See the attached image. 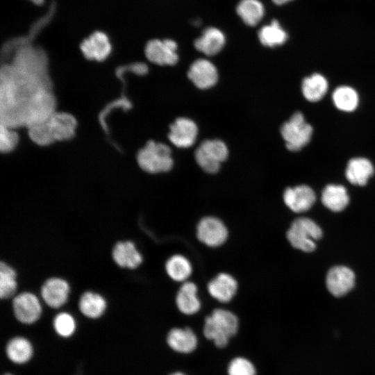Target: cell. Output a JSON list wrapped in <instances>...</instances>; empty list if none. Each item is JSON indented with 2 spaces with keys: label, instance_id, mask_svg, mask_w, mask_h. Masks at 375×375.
I'll return each mask as SVG.
<instances>
[{
  "label": "cell",
  "instance_id": "6da1fadb",
  "mask_svg": "<svg viewBox=\"0 0 375 375\" xmlns=\"http://www.w3.org/2000/svg\"><path fill=\"white\" fill-rule=\"evenodd\" d=\"M324 233L322 227L312 218L299 215L292 219L286 231V239L294 249L312 253L317 249V242Z\"/></svg>",
  "mask_w": 375,
  "mask_h": 375
},
{
  "label": "cell",
  "instance_id": "7a4b0ae2",
  "mask_svg": "<svg viewBox=\"0 0 375 375\" xmlns=\"http://www.w3.org/2000/svg\"><path fill=\"white\" fill-rule=\"evenodd\" d=\"M280 133L289 151L299 152L312 142L315 128L303 111L296 110L283 123Z\"/></svg>",
  "mask_w": 375,
  "mask_h": 375
},
{
  "label": "cell",
  "instance_id": "3957f363",
  "mask_svg": "<svg viewBox=\"0 0 375 375\" xmlns=\"http://www.w3.org/2000/svg\"><path fill=\"white\" fill-rule=\"evenodd\" d=\"M238 330V319L232 312L217 308L205 319L203 326L204 336L212 340L219 348L225 347L229 339L235 335Z\"/></svg>",
  "mask_w": 375,
  "mask_h": 375
},
{
  "label": "cell",
  "instance_id": "277c9868",
  "mask_svg": "<svg viewBox=\"0 0 375 375\" xmlns=\"http://www.w3.org/2000/svg\"><path fill=\"white\" fill-rule=\"evenodd\" d=\"M171 154L167 145L150 140L138 151L137 161L140 168L147 172H165L173 166Z\"/></svg>",
  "mask_w": 375,
  "mask_h": 375
},
{
  "label": "cell",
  "instance_id": "5b68a950",
  "mask_svg": "<svg viewBox=\"0 0 375 375\" xmlns=\"http://www.w3.org/2000/svg\"><path fill=\"white\" fill-rule=\"evenodd\" d=\"M228 149L224 142L219 140H205L194 152L195 160L206 172L216 173L222 162L228 157Z\"/></svg>",
  "mask_w": 375,
  "mask_h": 375
},
{
  "label": "cell",
  "instance_id": "8992f818",
  "mask_svg": "<svg viewBox=\"0 0 375 375\" xmlns=\"http://www.w3.org/2000/svg\"><path fill=\"white\" fill-rule=\"evenodd\" d=\"M319 199L315 190L307 184L288 186L283 192L284 204L298 216L308 212Z\"/></svg>",
  "mask_w": 375,
  "mask_h": 375
},
{
  "label": "cell",
  "instance_id": "52a82bcc",
  "mask_svg": "<svg viewBox=\"0 0 375 375\" xmlns=\"http://www.w3.org/2000/svg\"><path fill=\"white\" fill-rule=\"evenodd\" d=\"M325 283L327 290L332 296L341 298L353 290L356 284V276L349 267L337 265L328 270Z\"/></svg>",
  "mask_w": 375,
  "mask_h": 375
},
{
  "label": "cell",
  "instance_id": "ba28073f",
  "mask_svg": "<svg viewBox=\"0 0 375 375\" xmlns=\"http://www.w3.org/2000/svg\"><path fill=\"white\" fill-rule=\"evenodd\" d=\"M375 175V165L366 156L350 158L345 166L344 178L352 186L365 187Z\"/></svg>",
  "mask_w": 375,
  "mask_h": 375
},
{
  "label": "cell",
  "instance_id": "9c48e42d",
  "mask_svg": "<svg viewBox=\"0 0 375 375\" xmlns=\"http://www.w3.org/2000/svg\"><path fill=\"white\" fill-rule=\"evenodd\" d=\"M331 89L327 76L322 72H314L303 76L300 83V91L306 102L317 104L323 101Z\"/></svg>",
  "mask_w": 375,
  "mask_h": 375
},
{
  "label": "cell",
  "instance_id": "30bf717a",
  "mask_svg": "<svg viewBox=\"0 0 375 375\" xmlns=\"http://www.w3.org/2000/svg\"><path fill=\"white\" fill-rule=\"evenodd\" d=\"M176 50L177 44L175 41L170 39H154L147 43L144 52L151 62L159 65H174L178 60Z\"/></svg>",
  "mask_w": 375,
  "mask_h": 375
},
{
  "label": "cell",
  "instance_id": "8fae6325",
  "mask_svg": "<svg viewBox=\"0 0 375 375\" xmlns=\"http://www.w3.org/2000/svg\"><path fill=\"white\" fill-rule=\"evenodd\" d=\"M329 98L337 111L347 115L356 112L361 103L359 91L349 84H340L333 88Z\"/></svg>",
  "mask_w": 375,
  "mask_h": 375
},
{
  "label": "cell",
  "instance_id": "7c38bea8",
  "mask_svg": "<svg viewBox=\"0 0 375 375\" xmlns=\"http://www.w3.org/2000/svg\"><path fill=\"white\" fill-rule=\"evenodd\" d=\"M197 236L200 242L206 245L216 247L226 240L228 231L224 224L218 218L206 217L197 224Z\"/></svg>",
  "mask_w": 375,
  "mask_h": 375
},
{
  "label": "cell",
  "instance_id": "4fadbf2b",
  "mask_svg": "<svg viewBox=\"0 0 375 375\" xmlns=\"http://www.w3.org/2000/svg\"><path fill=\"white\" fill-rule=\"evenodd\" d=\"M319 200L326 209L338 213L348 207L351 199L347 186L340 183H330L323 188Z\"/></svg>",
  "mask_w": 375,
  "mask_h": 375
},
{
  "label": "cell",
  "instance_id": "5bb4252c",
  "mask_svg": "<svg viewBox=\"0 0 375 375\" xmlns=\"http://www.w3.org/2000/svg\"><path fill=\"white\" fill-rule=\"evenodd\" d=\"M12 306L16 318L24 324L35 322L42 312L41 304L38 297L29 292L21 293L15 297Z\"/></svg>",
  "mask_w": 375,
  "mask_h": 375
},
{
  "label": "cell",
  "instance_id": "9a60e30c",
  "mask_svg": "<svg viewBox=\"0 0 375 375\" xmlns=\"http://www.w3.org/2000/svg\"><path fill=\"white\" fill-rule=\"evenodd\" d=\"M197 133V126L192 120L179 117L170 125L168 138L176 147L188 148L195 142Z\"/></svg>",
  "mask_w": 375,
  "mask_h": 375
},
{
  "label": "cell",
  "instance_id": "2e32d148",
  "mask_svg": "<svg viewBox=\"0 0 375 375\" xmlns=\"http://www.w3.org/2000/svg\"><path fill=\"white\" fill-rule=\"evenodd\" d=\"M80 49L87 59L101 62L108 57L112 47L108 36L96 31L81 42Z\"/></svg>",
  "mask_w": 375,
  "mask_h": 375
},
{
  "label": "cell",
  "instance_id": "e0dca14e",
  "mask_svg": "<svg viewBox=\"0 0 375 375\" xmlns=\"http://www.w3.org/2000/svg\"><path fill=\"white\" fill-rule=\"evenodd\" d=\"M188 78L200 89L211 88L217 81L218 73L215 66L206 59H198L190 67Z\"/></svg>",
  "mask_w": 375,
  "mask_h": 375
},
{
  "label": "cell",
  "instance_id": "ac0fdd59",
  "mask_svg": "<svg viewBox=\"0 0 375 375\" xmlns=\"http://www.w3.org/2000/svg\"><path fill=\"white\" fill-rule=\"evenodd\" d=\"M47 124L55 142L68 140L75 135L77 126L76 118L64 112H55L47 119Z\"/></svg>",
  "mask_w": 375,
  "mask_h": 375
},
{
  "label": "cell",
  "instance_id": "d6986e66",
  "mask_svg": "<svg viewBox=\"0 0 375 375\" xmlns=\"http://www.w3.org/2000/svg\"><path fill=\"white\" fill-rule=\"evenodd\" d=\"M69 286L67 281L58 278L48 279L42 285L41 295L50 307L58 308L67 300Z\"/></svg>",
  "mask_w": 375,
  "mask_h": 375
},
{
  "label": "cell",
  "instance_id": "ffe728a7",
  "mask_svg": "<svg viewBox=\"0 0 375 375\" xmlns=\"http://www.w3.org/2000/svg\"><path fill=\"white\" fill-rule=\"evenodd\" d=\"M238 283L230 274L221 273L208 284L209 294L222 303L230 301L235 294Z\"/></svg>",
  "mask_w": 375,
  "mask_h": 375
},
{
  "label": "cell",
  "instance_id": "44dd1931",
  "mask_svg": "<svg viewBox=\"0 0 375 375\" xmlns=\"http://www.w3.org/2000/svg\"><path fill=\"white\" fill-rule=\"evenodd\" d=\"M226 39L224 33L217 28L209 27L203 31L194 42L195 48L207 56L218 53L224 47Z\"/></svg>",
  "mask_w": 375,
  "mask_h": 375
},
{
  "label": "cell",
  "instance_id": "7402d4cb",
  "mask_svg": "<svg viewBox=\"0 0 375 375\" xmlns=\"http://www.w3.org/2000/svg\"><path fill=\"white\" fill-rule=\"evenodd\" d=\"M167 342L174 351L185 353L193 351L197 346V336L190 328H172L167 334Z\"/></svg>",
  "mask_w": 375,
  "mask_h": 375
},
{
  "label": "cell",
  "instance_id": "603a6c76",
  "mask_svg": "<svg viewBox=\"0 0 375 375\" xmlns=\"http://www.w3.org/2000/svg\"><path fill=\"white\" fill-rule=\"evenodd\" d=\"M197 294V288L194 283L186 281L181 285L176 297V303L182 313L192 315L199 310L201 303Z\"/></svg>",
  "mask_w": 375,
  "mask_h": 375
},
{
  "label": "cell",
  "instance_id": "cb8c5ba5",
  "mask_svg": "<svg viewBox=\"0 0 375 375\" xmlns=\"http://www.w3.org/2000/svg\"><path fill=\"white\" fill-rule=\"evenodd\" d=\"M115 262L122 267L133 269L139 266L142 257L131 241L117 243L112 250Z\"/></svg>",
  "mask_w": 375,
  "mask_h": 375
},
{
  "label": "cell",
  "instance_id": "d4e9b609",
  "mask_svg": "<svg viewBox=\"0 0 375 375\" xmlns=\"http://www.w3.org/2000/svg\"><path fill=\"white\" fill-rule=\"evenodd\" d=\"M260 42L266 47H275L286 42L288 35L276 19L262 26L258 31Z\"/></svg>",
  "mask_w": 375,
  "mask_h": 375
},
{
  "label": "cell",
  "instance_id": "484cf974",
  "mask_svg": "<svg viewBox=\"0 0 375 375\" xmlns=\"http://www.w3.org/2000/svg\"><path fill=\"white\" fill-rule=\"evenodd\" d=\"M236 11L242 21L251 26L257 25L265 13L264 6L259 0H241Z\"/></svg>",
  "mask_w": 375,
  "mask_h": 375
},
{
  "label": "cell",
  "instance_id": "4316f807",
  "mask_svg": "<svg viewBox=\"0 0 375 375\" xmlns=\"http://www.w3.org/2000/svg\"><path fill=\"white\" fill-rule=\"evenodd\" d=\"M6 354L13 362L22 364L31 359L33 355V347L26 338L16 337L8 342L6 346Z\"/></svg>",
  "mask_w": 375,
  "mask_h": 375
},
{
  "label": "cell",
  "instance_id": "83f0119b",
  "mask_svg": "<svg viewBox=\"0 0 375 375\" xmlns=\"http://www.w3.org/2000/svg\"><path fill=\"white\" fill-rule=\"evenodd\" d=\"M78 306L84 315L94 319L99 317L104 312L106 303L99 294L86 292L81 297Z\"/></svg>",
  "mask_w": 375,
  "mask_h": 375
},
{
  "label": "cell",
  "instance_id": "f1b7e54d",
  "mask_svg": "<svg viewBox=\"0 0 375 375\" xmlns=\"http://www.w3.org/2000/svg\"><path fill=\"white\" fill-rule=\"evenodd\" d=\"M165 268L169 276L176 281H185L192 273L190 261L181 255H174L169 258Z\"/></svg>",
  "mask_w": 375,
  "mask_h": 375
},
{
  "label": "cell",
  "instance_id": "f546056e",
  "mask_svg": "<svg viewBox=\"0 0 375 375\" xmlns=\"http://www.w3.org/2000/svg\"><path fill=\"white\" fill-rule=\"evenodd\" d=\"M15 271L6 263L1 262L0 264V297L1 299L11 297L16 292Z\"/></svg>",
  "mask_w": 375,
  "mask_h": 375
},
{
  "label": "cell",
  "instance_id": "4dcf8cb0",
  "mask_svg": "<svg viewBox=\"0 0 375 375\" xmlns=\"http://www.w3.org/2000/svg\"><path fill=\"white\" fill-rule=\"evenodd\" d=\"M28 128L31 140L36 144L48 146L55 142L49 128L47 120L32 125Z\"/></svg>",
  "mask_w": 375,
  "mask_h": 375
},
{
  "label": "cell",
  "instance_id": "1f68e13d",
  "mask_svg": "<svg viewBox=\"0 0 375 375\" xmlns=\"http://www.w3.org/2000/svg\"><path fill=\"white\" fill-rule=\"evenodd\" d=\"M53 326L59 335L67 338L75 331L76 323L71 315L61 312L56 316L53 320Z\"/></svg>",
  "mask_w": 375,
  "mask_h": 375
},
{
  "label": "cell",
  "instance_id": "d6a6232c",
  "mask_svg": "<svg viewBox=\"0 0 375 375\" xmlns=\"http://www.w3.org/2000/svg\"><path fill=\"white\" fill-rule=\"evenodd\" d=\"M13 128L1 124L0 149L1 152L8 153L17 146L19 138Z\"/></svg>",
  "mask_w": 375,
  "mask_h": 375
},
{
  "label": "cell",
  "instance_id": "836d02e7",
  "mask_svg": "<svg viewBox=\"0 0 375 375\" xmlns=\"http://www.w3.org/2000/svg\"><path fill=\"white\" fill-rule=\"evenodd\" d=\"M256 369L252 362L244 358H235L228 366V375H256Z\"/></svg>",
  "mask_w": 375,
  "mask_h": 375
},
{
  "label": "cell",
  "instance_id": "e575fe53",
  "mask_svg": "<svg viewBox=\"0 0 375 375\" xmlns=\"http://www.w3.org/2000/svg\"><path fill=\"white\" fill-rule=\"evenodd\" d=\"M272 1L275 4L280 6V5H283V4H285L286 3H288L290 1H292V0H272Z\"/></svg>",
  "mask_w": 375,
  "mask_h": 375
},
{
  "label": "cell",
  "instance_id": "d590c367",
  "mask_svg": "<svg viewBox=\"0 0 375 375\" xmlns=\"http://www.w3.org/2000/svg\"><path fill=\"white\" fill-rule=\"evenodd\" d=\"M33 3L36 4V5H42L44 0H31Z\"/></svg>",
  "mask_w": 375,
  "mask_h": 375
},
{
  "label": "cell",
  "instance_id": "8d00e7d4",
  "mask_svg": "<svg viewBox=\"0 0 375 375\" xmlns=\"http://www.w3.org/2000/svg\"><path fill=\"white\" fill-rule=\"evenodd\" d=\"M171 375H185V374H183L182 373H180V372H176V373L172 374Z\"/></svg>",
  "mask_w": 375,
  "mask_h": 375
},
{
  "label": "cell",
  "instance_id": "74e56055",
  "mask_svg": "<svg viewBox=\"0 0 375 375\" xmlns=\"http://www.w3.org/2000/svg\"><path fill=\"white\" fill-rule=\"evenodd\" d=\"M5 375H12V374H5Z\"/></svg>",
  "mask_w": 375,
  "mask_h": 375
}]
</instances>
